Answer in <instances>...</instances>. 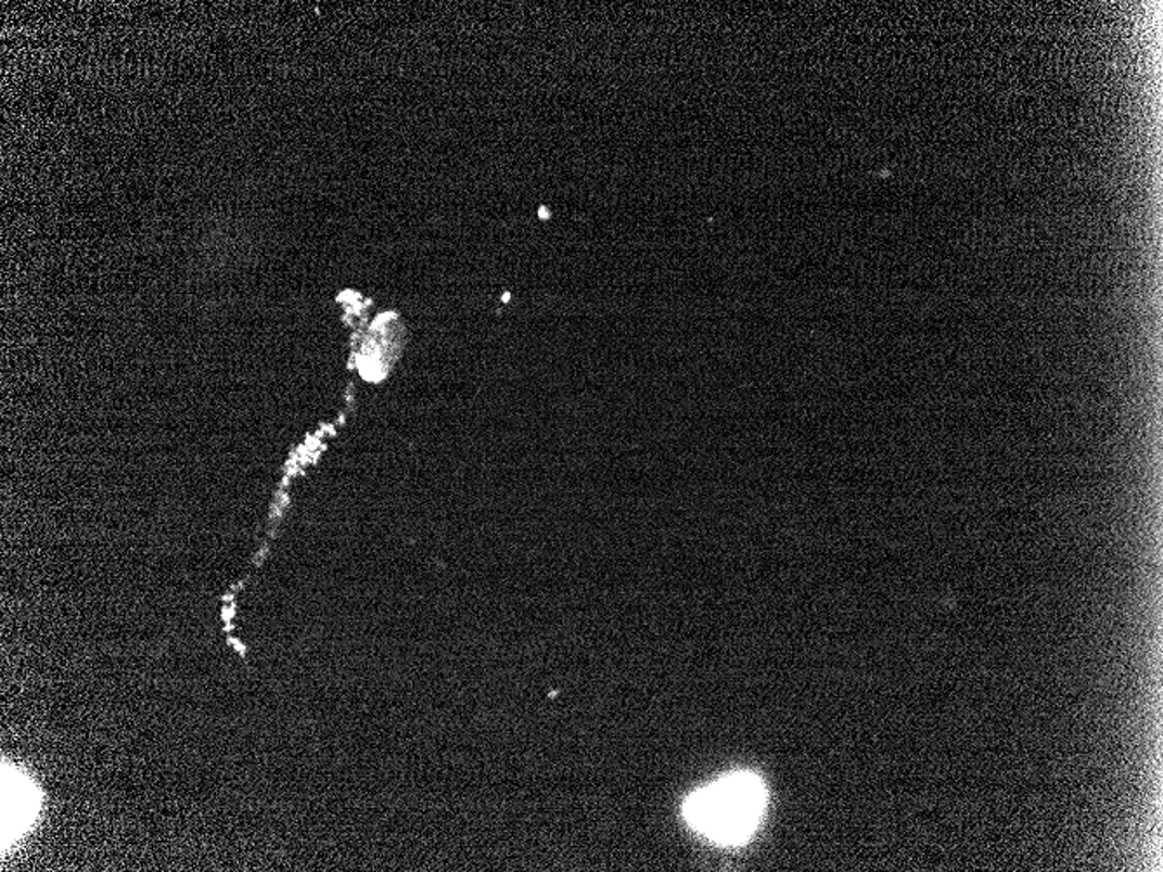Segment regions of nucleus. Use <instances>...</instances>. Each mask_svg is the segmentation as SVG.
<instances>
[{
	"mask_svg": "<svg viewBox=\"0 0 1163 872\" xmlns=\"http://www.w3.org/2000/svg\"><path fill=\"white\" fill-rule=\"evenodd\" d=\"M767 791L753 773H732L696 791L685 803L688 824L713 842H744L758 828Z\"/></svg>",
	"mask_w": 1163,
	"mask_h": 872,
	"instance_id": "nucleus-1",
	"label": "nucleus"
},
{
	"mask_svg": "<svg viewBox=\"0 0 1163 872\" xmlns=\"http://www.w3.org/2000/svg\"><path fill=\"white\" fill-rule=\"evenodd\" d=\"M229 643L235 644V650H238V652L241 653L243 657L244 655H246V650H244L243 644L239 643V641H235V639H229Z\"/></svg>",
	"mask_w": 1163,
	"mask_h": 872,
	"instance_id": "nucleus-2",
	"label": "nucleus"
}]
</instances>
